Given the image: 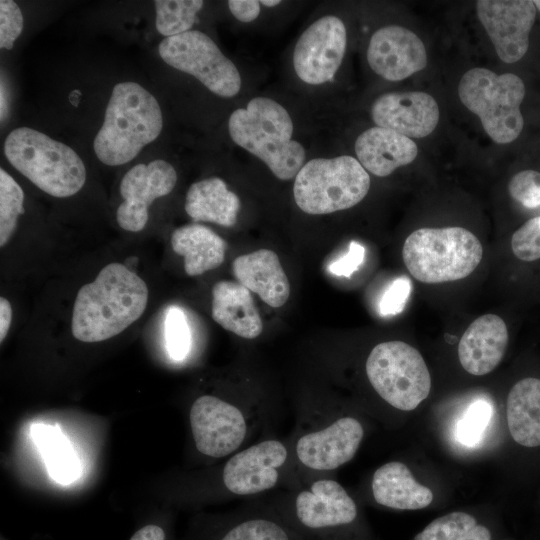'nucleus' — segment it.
I'll return each instance as SVG.
<instances>
[{
    "label": "nucleus",
    "instance_id": "4be33fe9",
    "mask_svg": "<svg viewBox=\"0 0 540 540\" xmlns=\"http://www.w3.org/2000/svg\"><path fill=\"white\" fill-rule=\"evenodd\" d=\"M212 318L225 330L244 339H255L263 330L252 295L239 282L222 280L214 285Z\"/></svg>",
    "mask_w": 540,
    "mask_h": 540
},
{
    "label": "nucleus",
    "instance_id": "9b49d317",
    "mask_svg": "<svg viewBox=\"0 0 540 540\" xmlns=\"http://www.w3.org/2000/svg\"><path fill=\"white\" fill-rule=\"evenodd\" d=\"M365 373L376 394L397 410H414L430 393L431 377L422 355L403 341L374 346Z\"/></svg>",
    "mask_w": 540,
    "mask_h": 540
},
{
    "label": "nucleus",
    "instance_id": "58836bf2",
    "mask_svg": "<svg viewBox=\"0 0 540 540\" xmlns=\"http://www.w3.org/2000/svg\"><path fill=\"white\" fill-rule=\"evenodd\" d=\"M12 321V307L10 302L0 298V342L6 338Z\"/></svg>",
    "mask_w": 540,
    "mask_h": 540
},
{
    "label": "nucleus",
    "instance_id": "72a5a7b5",
    "mask_svg": "<svg viewBox=\"0 0 540 540\" xmlns=\"http://www.w3.org/2000/svg\"><path fill=\"white\" fill-rule=\"evenodd\" d=\"M510 196L527 208L540 206V172L523 170L516 173L508 185Z\"/></svg>",
    "mask_w": 540,
    "mask_h": 540
},
{
    "label": "nucleus",
    "instance_id": "c9c22d12",
    "mask_svg": "<svg viewBox=\"0 0 540 540\" xmlns=\"http://www.w3.org/2000/svg\"><path fill=\"white\" fill-rule=\"evenodd\" d=\"M411 293V282L405 276L398 277L384 291L379 312L382 316H394L401 313Z\"/></svg>",
    "mask_w": 540,
    "mask_h": 540
},
{
    "label": "nucleus",
    "instance_id": "9d476101",
    "mask_svg": "<svg viewBox=\"0 0 540 540\" xmlns=\"http://www.w3.org/2000/svg\"><path fill=\"white\" fill-rule=\"evenodd\" d=\"M458 94L494 142L506 144L518 138L524 125L520 105L525 96V85L519 76L473 68L462 76Z\"/></svg>",
    "mask_w": 540,
    "mask_h": 540
},
{
    "label": "nucleus",
    "instance_id": "a211bd4d",
    "mask_svg": "<svg viewBox=\"0 0 540 540\" xmlns=\"http://www.w3.org/2000/svg\"><path fill=\"white\" fill-rule=\"evenodd\" d=\"M509 335L501 317L486 314L475 319L463 333L458 346L462 367L482 376L493 371L504 357Z\"/></svg>",
    "mask_w": 540,
    "mask_h": 540
},
{
    "label": "nucleus",
    "instance_id": "39448f33",
    "mask_svg": "<svg viewBox=\"0 0 540 540\" xmlns=\"http://www.w3.org/2000/svg\"><path fill=\"white\" fill-rule=\"evenodd\" d=\"M228 131L235 144L260 159L280 180L295 178L305 164V148L292 139V118L272 98L254 97L246 107L234 110Z\"/></svg>",
    "mask_w": 540,
    "mask_h": 540
},
{
    "label": "nucleus",
    "instance_id": "2f4dec72",
    "mask_svg": "<svg viewBox=\"0 0 540 540\" xmlns=\"http://www.w3.org/2000/svg\"><path fill=\"white\" fill-rule=\"evenodd\" d=\"M492 407L486 400H476L465 411L456 427V437L464 445L476 444L489 423Z\"/></svg>",
    "mask_w": 540,
    "mask_h": 540
},
{
    "label": "nucleus",
    "instance_id": "f3484780",
    "mask_svg": "<svg viewBox=\"0 0 540 540\" xmlns=\"http://www.w3.org/2000/svg\"><path fill=\"white\" fill-rule=\"evenodd\" d=\"M374 123L409 138H423L436 128L439 107L435 99L421 91L391 92L379 96L372 104Z\"/></svg>",
    "mask_w": 540,
    "mask_h": 540
},
{
    "label": "nucleus",
    "instance_id": "dca6fc26",
    "mask_svg": "<svg viewBox=\"0 0 540 540\" xmlns=\"http://www.w3.org/2000/svg\"><path fill=\"white\" fill-rule=\"evenodd\" d=\"M367 61L380 77L400 81L426 67L427 53L415 33L402 26L390 25L379 28L371 36Z\"/></svg>",
    "mask_w": 540,
    "mask_h": 540
},
{
    "label": "nucleus",
    "instance_id": "cd10ccee",
    "mask_svg": "<svg viewBox=\"0 0 540 540\" xmlns=\"http://www.w3.org/2000/svg\"><path fill=\"white\" fill-rule=\"evenodd\" d=\"M414 540H491V532L472 515L456 511L433 520Z\"/></svg>",
    "mask_w": 540,
    "mask_h": 540
},
{
    "label": "nucleus",
    "instance_id": "f257e3e1",
    "mask_svg": "<svg viewBox=\"0 0 540 540\" xmlns=\"http://www.w3.org/2000/svg\"><path fill=\"white\" fill-rule=\"evenodd\" d=\"M294 417V428L288 435L294 487L313 478L332 476L355 456L365 436L361 420L327 396L300 400Z\"/></svg>",
    "mask_w": 540,
    "mask_h": 540
},
{
    "label": "nucleus",
    "instance_id": "f704fd0d",
    "mask_svg": "<svg viewBox=\"0 0 540 540\" xmlns=\"http://www.w3.org/2000/svg\"><path fill=\"white\" fill-rule=\"evenodd\" d=\"M22 12L12 0L0 1V48L11 50L23 30Z\"/></svg>",
    "mask_w": 540,
    "mask_h": 540
},
{
    "label": "nucleus",
    "instance_id": "7ed1b4c3",
    "mask_svg": "<svg viewBox=\"0 0 540 540\" xmlns=\"http://www.w3.org/2000/svg\"><path fill=\"white\" fill-rule=\"evenodd\" d=\"M145 281L127 266L113 262L77 292L72 312L73 336L94 343L110 339L138 320L148 303Z\"/></svg>",
    "mask_w": 540,
    "mask_h": 540
},
{
    "label": "nucleus",
    "instance_id": "f03ea898",
    "mask_svg": "<svg viewBox=\"0 0 540 540\" xmlns=\"http://www.w3.org/2000/svg\"><path fill=\"white\" fill-rule=\"evenodd\" d=\"M278 515L302 540H360L357 502L333 476L255 498Z\"/></svg>",
    "mask_w": 540,
    "mask_h": 540
},
{
    "label": "nucleus",
    "instance_id": "4c0bfd02",
    "mask_svg": "<svg viewBox=\"0 0 540 540\" xmlns=\"http://www.w3.org/2000/svg\"><path fill=\"white\" fill-rule=\"evenodd\" d=\"M227 4L231 14L242 23L254 21L261 10L260 1L256 0H230Z\"/></svg>",
    "mask_w": 540,
    "mask_h": 540
},
{
    "label": "nucleus",
    "instance_id": "a878e982",
    "mask_svg": "<svg viewBox=\"0 0 540 540\" xmlns=\"http://www.w3.org/2000/svg\"><path fill=\"white\" fill-rule=\"evenodd\" d=\"M506 414L509 432L518 444L540 446V379L524 378L511 388Z\"/></svg>",
    "mask_w": 540,
    "mask_h": 540
},
{
    "label": "nucleus",
    "instance_id": "c756f323",
    "mask_svg": "<svg viewBox=\"0 0 540 540\" xmlns=\"http://www.w3.org/2000/svg\"><path fill=\"white\" fill-rule=\"evenodd\" d=\"M24 192L15 179L3 168L0 169V246L11 239L24 213Z\"/></svg>",
    "mask_w": 540,
    "mask_h": 540
},
{
    "label": "nucleus",
    "instance_id": "bb28decb",
    "mask_svg": "<svg viewBox=\"0 0 540 540\" xmlns=\"http://www.w3.org/2000/svg\"><path fill=\"white\" fill-rule=\"evenodd\" d=\"M31 431L51 478L63 485L73 482L80 472L79 461L67 438L46 424H35Z\"/></svg>",
    "mask_w": 540,
    "mask_h": 540
},
{
    "label": "nucleus",
    "instance_id": "393cba45",
    "mask_svg": "<svg viewBox=\"0 0 540 540\" xmlns=\"http://www.w3.org/2000/svg\"><path fill=\"white\" fill-rule=\"evenodd\" d=\"M240 205L239 197L218 177L194 182L185 198V211L191 219L225 227L235 225Z\"/></svg>",
    "mask_w": 540,
    "mask_h": 540
},
{
    "label": "nucleus",
    "instance_id": "6ab92c4d",
    "mask_svg": "<svg viewBox=\"0 0 540 540\" xmlns=\"http://www.w3.org/2000/svg\"><path fill=\"white\" fill-rule=\"evenodd\" d=\"M232 268L237 281L269 306L279 308L288 300L290 283L274 251L259 249L241 255Z\"/></svg>",
    "mask_w": 540,
    "mask_h": 540
},
{
    "label": "nucleus",
    "instance_id": "423d86ee",
    "mask_svg": "<svg viewBox=\"0 0 540 540\" xmlns=\"http://www.w3.org/2000/svg\"><path fill=\"white\" fill-rule=\"evenodd\" d=\"M162 128L163 115L157 99L136 82L117 83L94 138V152L108 166L126 164L156 140Z\"/></svg>",
    "mask_w": 540,
    "mask_h": 540
},
{
    "label": "nucleus",
    "instance_id": "a19ab883",
    "mask_svg": "<svg viewBox=\"0 0 540 540\" xmlns=\"http://www.w3.org/2000/svg\"><path fill=\"white\" fill-rule=\"evenodd\" d=\"M8 113V105H7V98H6V90L4 87V84H1V121L3 122L4 118L7 116Z\"/></svg>",
    "mask_w": 540,
    "mask_h": 540
},
{
    "label": "nucleus",
    "instance_id": "7c9ffc66",
    "mask_svg": "<svg viewBox=\"0 0 540 540\" xmlns=\"http://www.w3.org/2000/svg\"><path fill=\"white\" fill-rule=\"evenodd\" d=\"M166 350L174 361L185 360L191 350L192 334L184 311L176 306L168 308L164 321Z\"/></svg>",
    "mask_w": 540,
    "mask_h": 540
},
{
    "label": "nucleus",
    "instance_id": "412c9836",
    "mask_svg": "<svg viewBox=\"0 0 540 540\" xmlns=\"http://www.w3.org/2000/svg\"><path fill=\"white\" fill-rule=\"evenodd\" d=\"M375 503L395 510L423 509L433 501L432 491L420 484L402 462L390 461L377 468L370 483Z\"/></svg>",
    "mask_w": 540,
    "mask_h": 540
},
{
    "label": "nucleus",
    "instance_id": "0eeeda50",
    "mask_svg": "<svg viewBox=\"0 0 540 540\" xmlns=\"http://www.w3.org/2000/svg\"><path fill=\"white\" fill-rule=\"evenodd\" d=\"M4 154L18 172L53 197L72 196L86 182V168L80 156L38 130H12L5 139Z\"/></svg>",
    "mask_w": 540,
    "mask_h": 540
},
{
    "label": "nucleus",
    "instance_id": "ddd939ff",
    "mask_svg": "<svg viewBox=\"0 0 540 540\" xmlns=\"http://www.w3.org/2000/svg\"><path fill=\"white\" fill-rule=\"evenodd\" d=\"M347 46V30L337 16L325 15L309 25L293 50V68L306 84L331 81L338 71Z\"/></svg>",
    "mask_w": 540,
    "mask_h": 540
},
{
    "label": "nucleus",
    "instance_id": "2eb2a0df",
    "mask_svg": "<svg viewBox=\"0 0 540 540\" xmlns=\"http://www.w3.org/2000/svg\"><path fill=\"white\" fill-rule=\"evenodd\" d=\"M476 8L498 57L505 63L520 60L528 50L529 34L536 18L533 1L480 0Z\"/></svg>",
    "mask_w": 540,
    "mask_h": 540
},
{
    "label": "nucleus",
    "instance_id": "ea45409f",
    "mask_svg": "<svg viewBox=\"0 0 540 540\" xmlns=\"http://www.w3.org/2000/svg\"><path fill=\"white\" fill-rule=\"evenodd\" d=\"M164 530L157 525H146L135 532L130 540H165Z\"/></svg>",
    "mask_w": 540,
    "mask_h": 540
},
{
    "label": "nucleus",
    "instance_id": "37998d69",
    "mask_svg": "<svg viewBox=\"0 0 540 540\" xmlns=\"http://www.w3.org/2000/svg\"><path fill=\"white\" fill-rule=\"evenodd\" d=\"M535 7L540 11V0L533 1Z\"/></svg>",
    "mask_w": 540,
    "mask_h": 540
},
{
    "label": "nucleus",
    "instance_id": "473e14b6",
    "mask_svg": "<svg viewBox=\"0 0 540 540\" xmlns=\"http://www.w3.org/2000/svg\"><path fill=\"white\" fill-rule=\"evenodd\" d=\"M511 248L522 261L540 259V216L531 218L513 233Z\"/></svg>",
    "mask_w": 540,
    "mask_h": 540
},
{
    "label": "nucleus",
    "instance_id": "20e7f679",
    "mask_svg": "<svg viewBox=\"0 0 540 540\" xmlns=\"http://www.w3.org/2000/svg\"><path fill=\"white\" fill-rule=\"evenodd\" d=\"M271 404L255 392L234 399L214 394L195 398L189 410V424L196 451L220 459L256 442V436H269L276 418Z\"/></svg>",
    "mask_w": 540,
    "mask_h": 540
},
{
    "label": "nucleus",
    "instance_id": "b1692460",
    "mask_svg": "<svg viewBox=\"0 0 540 540\" xmlns=\"http://www.w3.org/2000/svg\"><path fill=\"white\" fill-rule=\"evenodd\" d=\"M175 253L184 257L189 276H198L219 267L225 258L226 242L210 228L192 223L175 229L171 235Z\"/></svg>",
    "mask_w": 540,
    "mask_h": 540
},
{
    "label": "nucleus",
    "instance_id": "79ce46f5",
    "mask_svg": "<svg viewBox=\"0 0 540 540\" xmlns=\"http://www.w3.org/2000/svg\"><path fill=\"white\" fill-rule=\"evenodd\" d=\"M281 2L279 0H262L260 1L261 5H264L266 7H275L279 5Z\"/></svg>",
    "mask_w": 540,
    "mask_h": 540
},
{
    "label": "nucleus",
    "instance_id": "1a4fd4ad",
    "mask_svg": "<svg viewBox=\"0 0 540 540\" xmlns=\"http://www.w3.org/2000/svg\"><path fill=\"white\" fill-rule=\"evenodd\" d=\"M370 188V176L360 162L349 155L313 158L294 178L297 206L311 215L349 209L361 202Z\"/></svg>",
    "mask_w": 540,
    "mask_h": 540
},
{
    "label": "nucleus",
    "instance_id": "6e6552de",
    "mask_svg": "<svg viewBox=\"0 0 540 540\" xmlns=\"http://www.w3.org/2000/svg\"><path fill=\"white\" fill-rule=\"evenodd\" d=\"M483 247L462 227L421 228L405 240L402 258L416 280L444 283L463 279L480 264Z\"/></svg>",
    "mask_w": 540,
    "mask_h": 540
},
{
    "label": "nucleus",
    "instance_id": "f8f14e48",
    "mask_svg": "<svg viewBox=\"0 0 540 540\" xmlns=\"http://www.w3.org/2000/svg\"><path fill=\"white\" fill-rule=\"evenodd\" d=\"M158 53L166 64L195 77L220 97H234L241 89L242 79L235 64L199 30L164 38Z\"/></svg>",
    "mask_w": 540,
    "mask_h": 540
},
{
    "label": "nucleus",
    "instance_id": "5701e85b",
    "mask_svg": "<svg viewBox=\"0 0 540 540\" xmlns=\"http://www.w3.org/2000/svg\"><path fill=\"white\" fill-rule=\"evenodd\" d=\"M216 540H302L278 515L259 501H246L220 526Z\"/></svg>",
    "mask_w": 540,
    "mask_h": 540
},
{
    "label": "nucleus",
    "instance_id": "4468645a",
    "mask_svg": "<svg viewBox=\"0 0 540 540\" xmlns=\"http://www.w3.org/2000/svg\"><path fill=\"white\" fill-rule=\"evenodd\" d=\"M176 182L177 172L165 160L156 159L133 166L120 183L123 202L116 211L118 225L129 232L141 231L147 224L153 201L168 195Z\"/></svg>",
    "mask_w": 540,
    "mask_h": 540
},
{
    "label": "nucleus",
    "instance_id": "aec40b11",
    "mask_svg": "<svg viewBox=\"0 0 540 540\" xmlns=\"http://www.w3.org/2000/svg\"><path fill=\"white\" fill-rule=\"evenodd\" d=\"M354 148L364 169L378 177H386L395 169L411 163L418 152L411 138L379 126L362 132Z\"/></svg>",
    "mask_w": 540,
    "mask_h": 540
},
{
    "label": "nucleus",
    "instance_id": "c85d7f7f",
    "mask_svg": "<svg viewBox=\"0 0 540 540\" xmlns=\"http://www.w3.org/2000/svg\"><path fill=\"white\" fill-rule=\"evenodd\" d=\"M203 5L201 0L154 1L157 31L165 38L190 31Z\"/></svg>",
    "mask_w": 540,
    "mask_h": 540
},
{
    "label": "nucleus",
    "instance_id": "e433bc0d",
    "mask_svg": "<svg viewBox=\"0 0 540 540\" xmlns=\"http://www.w3.org/2000/svg\"><path fill=\"white\" fill-rule=\"evenodd\" d=\"M365 259V247L357 241H351L348 251L328 265L331 274L349 278L359 269Z\"/></svg>",
    "mask_w": 540,
    "mask_h": 540
}]
</instances>
